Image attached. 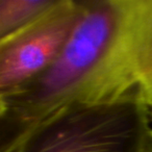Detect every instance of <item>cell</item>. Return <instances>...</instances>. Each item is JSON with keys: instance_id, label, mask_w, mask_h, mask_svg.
Returning <instances> with one entry per match:
<instances>
[{"instance_id": "obj_1", "label": "cell", "mask_w": 152, "mask_h": 152, "mask_svg": "<svg viewBox=\"0 0 152 152\" xmlns=\"http://www.w3.org/2000/svg\"><path fill=\"white\" fill-rule=\"evenodd\" d=\"M134 97L152 108V0H83L68 44L47 71L0 96V125L21 140L69 103Z\"/></svg>"}, {"instance_id": "obj_2", "label": "cell", "mask_w": 152, "mask_h": 152, "mask_svg": "<svg viewBox=\"0 0 152 152\" xmlns=\"http://www.w3.org/2000/svg\"><path fill=\"white\" fill-rule=\"evenodd\" d=\"M149 108L134 97L69 103L42 121L9 152H141Z\"/></svg>"}, {"instance_id": "obj_3", "label": "cell", "mask_w": 152, "mask_h": 152, "mask_svg": "<svg viewBox=\"0 0 152 152\" xmlns=\"http://www.w3.org/2000/svg\"><path fill=\"white\" fill-rule=\"evenodd\" d=\"M83 13V0H55L38 18L0 39V96L36 79L65 49Z\"/></svg>"}, {"instance_id": "obj_4", "label": "cell", "mask_w": 152, "mask_h": 152, "mask_svg": "<svg viewBox=\"0 0 152 152\" xmlns=\"http://www.w3.org/2000/svg\"><path fill=\"white\" fill-rule=\"evenodd\" d=\"M55 0H0V39L23 28Z\"/></svg>"}, {"instance_id": "obj_5", "label": "cell", "mask_w": 152, "mask_h": 152, "mask_svg": "<svg viewBox=\"0 0 152 152\" xmlns=\"http://www.w3.org/2000/svg\"><path fill=\"white\" fill-rule=\"evenodd\" d=\"M141 152H152V127L150 128Z\"/></svg>"}, {"instance_id": "obj_6", "label": "cell", "mask_w": 152, "mask_h": 152, "mask_svg": "<svg viewBox=\"0 0 152 152\" xmlns=\"http://www.w3.org/2000/svg\"><path fill=\"white\" fill-rule=\"evenodd\" d=\"M148 118H149V122L152 125V108L149 110V115H148Z\"/></svg>"}]
</instances>
